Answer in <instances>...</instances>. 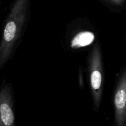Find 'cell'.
<instances>
[{
    "label": "cell",
    "mask_w": 126,
    "mask_h": 126,
    "mask_svg": "<svg viewBox=\"0 0 126 126\" xmlns=\"http://www.w3.org/2000/svg\"><path fill=\"white\" fill-rule=\"evenodd\" d=\"M31 0H14L3 22L0 38V71L13 59L30 19Z\"/></svg>",
    "instance_id": "6da1fadb"
},
{
    "label": "cell",
    "mask_w": 126,
    "mask_h": 126,
    "mask_svg": "<svg viewBox=\"0 0 126 126\" xmlns=\"http://www.w3.org/2000/svg\"><path fill=\"white\" fill-rule=\"evenodd\" d=\"M114 126H126V65L117 74L112 95Z\"/></svg>",
    "instance_id": "277c9868"
},
{
    "label": "cell",
    "mask_w": 126,
    "mask_h": 126,
    "mask_svg": "<svg viewBox=\"0 0 126 126\" xmlns=\"http://www.w3.org/2000/svg\"><path fill=\"white\" fill-rule=\"evenodd\" d=\"M15 98L13 85L5 80L0 84V126H16Z\"/></svg>",
    "instance_id": "5b68a950"
},
{
    "label": "cell",
    "mask_w": 126,
    "mask_h": 126,
    "mask_svg": "<svg viewBox=\"0 0 126 126\" xmlns=\"http://www.w3.org/2000/svg\"><path fill=\"white\" fill-rule=\"evenodd\" d=\"M79 85L80 88H83L84 87V83H83V80L82 79L83 77V74H82V69L81 66H80L79 71Z\"/></svg>",
    "instance_id": "52a82bcc"
},
{
    "label": "cell",
    "mask_w": 126,
    "mask_h": 126,
    "mask_svg": "<svg viewBox=\"0 0 126 126\" xmlns=\"http://www.w3.org/2000/svg\"><path fill=\"white\" fill-rule=\"evenodd\" d=\"M124 40H125V42H126V33L125 34V36H124Z\"/></svg>",
    "instance_id": "ba28073f"
},
{
    "label": "cell",
    "mask_w": 126,
    "mask_h": 126,
    "mask_svg": "<svg viewBox=\"0 0 126 126\" xmlns=\"http://www.w3.org/2000/svg\"><path fill=\"white\" fill-rule=\"evenodd\" d=\"M111 11L120 13L126 9V0H98Z\"/></svg>",
    "instance_id": "8992f818"
},
{
    "label": "cell",
    "mask_w": 126,
    "mask_h": 126,
    "mask_svg": "<svg viewBox=\"0 0 126 126\" xmlns=\"http://www.w3.org/2000/svg\"><path fill=\"white\" fill-rule=\"evenodd\" d=\"M86 72L93 110L98 111L102 102L105 85V67L102 48L100 41L93 43L89 50Z\"/></svg>",
    "instance_id": "7a4b0ae2"
},
{
    "label": "cell",
    "mask_w": 126,
    "mask_h": 126,
    "mask_svg": "<svg viewBox=\"0 0 126 126\" xmlns=\"http://www.w3.org/2000/svg\"><path fill=\"white\" fill-rule=\"evenodd\" d=\"M96 31L85 19H77L70 23L64 37V45L71 53L83 51L96 42Z\"/></svg>",
    "instance_id": "3957f363"
}]
</instances>
